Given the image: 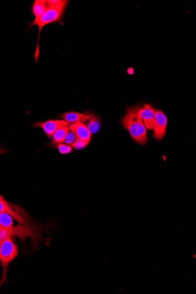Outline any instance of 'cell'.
I'll list each match as a JSON object with an SVG mask.
<instances>
[{
  "instance_id": "6da1fadb",
  "label": "cell",
  "mask_w": 196,
  "mask_h": 294,
  "mask_svg": "<svg viewBox=\"0 0 196 294\" xmlns=\"http://www.w3.org/2000/svg\"><path fill=\"white\" fill-rule=\"evenodd\" d=\"M50 6L46 10V11L40 17L35 18L32 22L29 23V27L32 26H37L38 28L39 34L38 38L37 46L36 48L35 53V62L37 61L39 55V36L41 29L44 26L51 23L57 22L61 20L64 13L66 5L68 1H63V0H49Z\"/></svg>"
},
{
  "instance_id": "30bf717a",
  "label": "cell",
  "mask_w": 196,
  "mask_h": 294,
  "mask_svg": "<svg viewBox=\"0 0 196 294\" xmlns=\"http://www.w3.org/2000/svg\"><path fill=\"white\" fill-rule=\"evenodd\" d=\"M69 125L76 124L78 123H84L88 119L86 113H80L76 112H69L59 115Z\"/></svg>"
},
{
  "instance_id": "3957f363",
  "label": "cell",
  "mask_w": 196,
  "mask_h": 294,
  "mask_svg": "<svg viewBox=\"0 0 196 294\" xmlns=\"http://www.w3.org/2000/svg\"><path fill=\"white\" fill-rule=\"evenodd\" d=\"M18 247L12 241L11 238L4 240L0 245V263L2 267V277L0 281V287L6 282V272L9 263L12 262L18 255Z\"/></svg>"
},
{
  "instance_id": "7a4b0ae2",
  "label": "cell",
  "mask_w": 196,
  "mask_h": 294,
  "mask_svg": "<svg viewBox=\"0 0 196 294\" xmlns=\"http://www.w3.org/2000/svg\"><path fill=\"white\" fill-rule=\"evenodd\" d=\"M140 108L139 106L129 108L126 115L122 118V123L136 142L144 145L148 141L146 136L147 130L144 122L138 116Z\"/></svg>"
},
{
  "instance_id": "2e32d148",
  "label": "cell",
  "mask_w": 196,
  "mask_h": 294,
  "mask_svg": "<svg viewBox=\"0 0 196 294\" xmlns=\"http://www.w3.org/2000/svg\"><path fill=\"white\" fill-rule=\"evenodd\" d=\"M89 142L84 141V140L77 139L76 141L71 145L73 148L76 149L80 150L85 148L88 145Z\"/></svg>"
},
{
  "instance_id": "4fadbf2b",
  "label": "cell",
  "mask_w": 196,
  "mask_h": 294,
  "mask_svg": "<svg viewBox=\"0 0 196 294\" xmlns=\"http://www.w3.org/2000/svg\"><path fill=\"white\" fill-rule=\"evenodd\" d=\"M69 130H70L69 126H62L58 128L52 136L53 142L56 144L64 142L66 133L68 132Z\"/></svg>"
},
{
  "instance_id": "8fae6325",
  "label": "cell",
  "mask_w": 196,
  "mask_h": 294,
  "mask_svg": "<svg viewBox=\"0 0 196 294\" xmlns=\"http://www.w3.org/2000/svg\"><path fill=\"white\" fill-rule=\"evenodd\" d=\"M49 6L50 4L49 0H36L32 6V13L35 16V18L40 17Z\"/></svg>"
},
{
  "instance_id": "5b68a950",
  "label": "cell",
  "mask_w": 196,
  "mask_h": 294,
  "mask_svg": "<svg viewBox=\"0 0 196 294\" xmlns=\"http://www.w3.org/2000/svg\"><path fill=\"white\" fill-rule=\"evenodd\" d=\"M64 120H48L45 122H38L33 123L32 126L35 128H41L44 130L45 135L51 138L56 130L62 126H69Z\"/></svg>"
},
{
  "instance_id": "52a82bcc",
  "label": "cell",
  "mask_w": 196,
  "mask_h": 294,
  "mask_svg": "<svg viewBox=\"0 0 196 294\" xmlns=\"http://www.w3.org/2000/svg\"><path fill=\"white\" fill-rule=\"evenodd\" d=\"M155 111L151 105L145 104L143 108H140L138 111V116L141 118L146 129L153 130L155 126Z\"/></svg>"
},
{
  "instance_id": "7c38bea8",
  "label": "cell",
  "mask_w": 196,
  "mask_h": 294,
  "mask_svg": "<svg viewBox=\"0 0 196 294\" xmlns=\"http://www.w3.org/2000/svg\"><path fill=\"white\" fill-rule=\"evenodd\" d=\"M86 113L88 115V119L84 123L91 134H94V133H97L101 128L100 119L98 116L92 114L91 112Z\"/></svg>"
},
{
  "instance_id": "5bb4252c",
  "label": "cell",
  "mask_w": 196,
  "mask_h": 294,
  "mask_svg": "<svg viewBox=\"0 0 196 294\" xmlns=\"http://www.w3.org/2000/svg\"><path fill=\"white\" fill-rule=\"evenodd\" d=\"M76 139H77V138H76L75 133L70 129L66 133L64 142L63 143H64L65 144L71 146L76 141Z\"/></svg>"
},
{
  "instance_id": "e0dca14e",
  "label": "cell",
  "mask_w": 196,
  "mask_h": 294,
  "mask_svg": "<svg viewBox=\"0 0 196 294\" xmlns=\"http://www.w3.org/2000/svg\"><path fill=\"white\" fill-rule=\"evenodd\" d=\"M11 238V236L9 233L4 227L0 226V242L4 241V240Z\"/></svg>"
},
{
  "instance_id": "9c48e42d",
  "label": "cell",
  "mask_w": 196,
  "mask_h": 294,
  "mask_svg": "<svg viewBox=\"0 0 196 294\" xmlns=\"http://www.w3.org/2000/svg\"><path fill=\"white\" fill-rule=\"evenodd\" d=\"M70 129L75 133L76 138L84 141L90 142L91 133L87 128L84 123H78L70 126Z\"/></svg>"
},
{
  "instance_id": "9a60e30c",
  "label": "cell",
  "mask_w": 196,
  "mask_h": 294,
  "mask_svg": "<svg viewBox=\"0 0 196 294\" xmlns=\"http://www.w3.org/2000/svg\"><path fill=\"white\" fill-rule=\"evenodd\" d=\"M57 148L61 154H68L71 153L72 150V147L70 145L65 144V143H58Z\"/></svg>"
},
{
  "instance_id": "8992f818",
  "label": "cell",
  "mask_w": 196,
  "mask_h": 294,
  "mask_svg": "<svg viewBox=\"0 0 196 294\" xmlns=\"http://www.w3.org/2000/svg\"><path fill=\"white\" fill-rule=\"evenodd\" d=\"M168 119L165 113L161 111H155L154 138L161 140L165 135Z\"/></svg>"
},
{
  "instance_id": "ac0fdd59",
  "label": "cell",
  "mask_w": 196,
  "mask_h": 294,
  "mask_svg": "<svg viewBox=\"0 0 196 294\" xmlns=\"http://www.w3.org/2000/svg\"><path fill=\"white\" fill-rule=\"evenodd\" d=\"M7 152H8V150L5 149L4 147L1 146V148H0V155L5 154V153Z\"/></svg>"
},
{
  "instance_id": "d6986e66",
  "label": "cell",
  "mask_w": 196,
  "mask_h": 294,
  "mask_svg": "<svg viewBox=\"0 0 196 294\" xmlns=\"http://www.w3.org/2000/svg\"><path fill=\"white\" fill-rule=\"evenodd\" d=\"M1 242H0V245H1ZM0 264H1V263H0Z\"/></svg>"
},
{
  "instance_id": "ba28073f",
  "label": "cell",
  "mask_w": 196,
  "mask_h": 294,
  "mask_svg": "<svg viewBox=\"0 0 196 294\" xmlns=\"http://www.w3.org/2000/svg\"><path fill=\"white\" fill-rule=\"evenodd\" d=\"M0 213L8 214L18 223L26 225V223L24 217L20 214L16 212L14 209H13L9 203L1 195H0Z\"/></svg>"
},
{
  "instance_id": "277c9868",
  "label": "cell",
  "mask_w": 196,
  "mask_h": 294,
  "mask_svg": "<svg viewBox=\"0 0 196 294\" xmlns=\"http://www.w3.org/2000/svg\"><path fill=\"white\" fill-rule=\"evenodd\" d=\"M13 220L14 219L10 217L2 226V227L7 230L11 237H18L22 242H24L26 237H32V236H34V232L31 227L22 225L20 223H19L18 225L14 226Z\"/></svg>"
}]
</instances>
